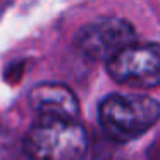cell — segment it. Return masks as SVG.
Instances as JSON below:
<instances>
[{
    "label": "cell",
    "instance_id": "obj_1",
    "mask_svg": "<svg viewBox=\"0 0 160 160\" xmlns=\"http://www.w3.org/2000/svg\"><path fill=\"white\" fill-rule=\"evenodd\" d=\"M98 119L108 138L129 141L157 124L160 119V103L146 95L114 93L100 103Z\"/></svg>",
    "mask_w": 160,
    "mask_h": 160
},
{
    "label": "cell",
    "instance_id": "obj_2",
    "mask_svg": "<svg viewBox=\"0 0 160 160\" xmlns=\"http://www.w3.org/2000/svg\"><path fill=\"white\" fill-rule=\"evenodd\" d=\"M86 148L83 126L67 119L40 117L24 138V152L31 160H81Z\"/></svg>",
    "mask_w": 160,
    "mask_h": 160
},
{
    "label": "cell",
    "instance_id": "obj_3",
    "mask_svg": "<svg viewBox=\"0 0 160 160\" xmlns=\"http://www.w3.org/2000/svg\"><path fill=\"white\" fill-rule=\"evenodd\" d=\"M112 79L132 88H153L160 84V45L132 43L107 62Z\"/></svg>",
    "mask_w": 160,
    "mask_h": 160
},
{
    "label": "cell",
    "instance_id": "obj_4",
    "mask_svg": "<svg viewBox=\"0 0 160 160\" xmlns=\"http://www.w3.org/2000/svg\"><path fill=\"white\" fill-rule=\"evenodd\" d=\"M136 43L134 26L121 18H102L83 26L76 45L93 60H112L119 52Z\"/></svg>",
    "mask_w": 160,
    "mask_h": 160
},
{
    "label": "cell",
    "instance_id": "obj_5",
    "mask_svg": "<svg viewBox=\"0 0 160 160\" xmlns=\"http://www.w3.org/2000/svg\"><path fill=\"white\" fill-rule=\"evenodd\" d=\"M29 103L40 117H57L76 121L79 105L74 93L64 84L43 83L29 91Z\"/></svg>",
    "mask_w": 160,
    "mask_h": 160
},
{
    "label": "cell",
    "instance_id": "obj_6",
    "mask_svg": "<svg viewBox=\"0 0 160 160\" xmlns=\"http://www.w3.org/2000/svg\"><path fill=\"white\" fill-rule=\"evenodd\" d=\"M153 152L152 153V160H160V139L155 143V146H153Z\"/></svg>",
    "mask_w": 160,
    "mask_h": 160
}]
</instances>
